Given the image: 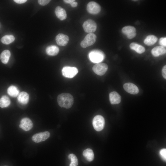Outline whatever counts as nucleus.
Masks as SVG:
<instances>
[{"label":"nucleus","instance_id":"f257e3e1","mask_svg":"<svg viewBox=\"0 0 166 166\" xmlns=\"http://www.w3.org/2000/svg\"><path fill=\"white\" fill-rule=\"evenodd\" d=\"M57 101L60 107L69 109L73 104V98L72 95L69 93H63L58 96Z\"/></svg>","mask_w":166,"mask_h":166},{"label":"nucleus","instance_id":"f03ea898","mask_svg":"<svg viewBox=\"0 0 166 166\" xmlns=\"http://www.w3.org/2000/svg\"><path fill=\"white\" fill-rule=\"evenodd\" d=\"M89 57L91 61L97 63L103 61L105 58V55L101 50L94 49L89 53Z\"/></svg>","mask_w":166,"mask_h":166},{"label":"nucleus","instance_id":"7ed1b4c3","mask_svg":"<svg viewBox=\"0 0 166 166\" xmlns=\"http://www.w3.org/2000/svg\"><path fill=\"white\" fill-rule=\"evenodd\" d=\"M97 39L96 35L93 33L88 34L84 39L81 42V46L83 48H86L93 44Z\"/></svg>","mask_w":166,"mask_h":166},{"label":"nucleus","instance_id":"20e7f679","mask_svg":"<svg viewBox=\"0 0 166 166\" xmlns=\"http://www.w3.org/2000/svg\"><path fill=\"white\" fill-rule=\"evenodd\" d=\"M105 124V119L101 115H97L93 119V126L94 129L97 131H100L102 130L104 127Z\"/></svg>","mask_w":166,"mask_h":166},{"label":"nucleus","instance_id":"39448f33","mask_svg":"<svg viewBox=\"0 0 166 166\" xmlns=\"http://www.w3.org/2000/svg\"><path fill=\"white\" fill-rule=\"evenodd\" d=\"M84 31L88 33H93L96 30L97 25L93 20L89 19L85 21L82 26Z\"/></svg>","mask_w":166,"mask_h":166},{"label":"nucleus","instance_id":"423d86ee","mask_svg":"<svg viewBox=\"0 0 166 166\" xmlns=\"http://www.w3.org/2000/svg\"><path fill=\"white\" fill-rule=\"evenodd\" d=\"M78 70L75 67L65 66L62 70V75L65 77L72 78L74 77L78 73Z\"/></svg>","mask_w":166,"mask_h":166},{"label":"nucleus","instance_id":"0eeeda50","mask_svg":"<svg viewBox=\"0 0 166 166\" xmlns=\"http://www.w3.org/2000/svg\"><path fill=\"white\" fill-rule=\"evenodd\" d=\"M108 69L107 65L104 63H97L93 67V71L96 74L100 76L104 74L107 71Z\"/></svg>","mask_w":166,"mask_h":166},{"label":"nucleus","instance_id":"6e6552de","mask_svg":"<svg viewBox=\"0 0 166 166\" xmlns=\"http://www.w3.org/2000/svg\"><path fill=\"white\" fill-rule=\"evenodd\" d=\"M50 136V133L48 131H45L34 134L32 136V139L35 143H39L46 140Z\"/></svg>","mask_w":166,"mask_h":166},{"label":"nucleus","instance_id":"1a4fd4ad","mask_svg":"<svg viewBox=\"0 0 166 166\" xmlns=\"http://www.w3.org/2000/svg\"><path fill=\"white\" fill-rule=\"evenodd\" d=\"M87 10L90 14H96L100 12L101 7L100 5L97 2L94 1H91L87 4Z\"/></svg>","mask_w":166,"mask_h":166},{"label":"nucleus","instance_id":"9d476101","mask_svg":"<svg viewBox=\"0 0 166 166\" xmlns=\"http://www.w3.org/2000/svg\"><path fill=\"white\" fill-rule=\"evenodd\" d=\"M122 32L129 39L134 38L136 35L135 28L131 26H127L124 27L122 29Z\"/></svg>","mask_w":166,"mask_h":166},{"label":"nucleus","instance_id":"9b49d317","mask_svg":"<svg viewBox=\"0 0 166 166\" xmlns=\"http://www.w3.org/2000/svg\"><path fill=\"white\" fill-rule=\"evenodd\" d=\"M33 124L31 120L27 117L22 118L20 121L19 125L20 128L25 131L30 130L33 127Z\"/></svg>","mask_w":166,"mask_h":166},{"label":"nucleus","instance_id":"f8f14e48","mask_svg":"<svg viewBox=\"0 0 166 166\" xmlns=\"http://www.w3.org/2000/svg\"><path fill=\"white\" fill-rule=\"evenodd\" d=\"M55 39L58 45L65 46L67 44L69 38L67 35L60 33L56 36Z\"/></svg>","mask_w":166,"mask_h":166},{"label":"nucleus","instance_id":"ddd939ff","mask_svg":"<svg viewBox=\"0 0 166 166\" xmlns=\"http://www.w3.org/2000/svg\"><path fill=\"white\" fill-rule=\"evenodd\" d=\"M123 87L124 89L127 92L131 94H137L139 92V89L137 87L131 83L124 84L123 85Z\"/></svg>","mask_w":166,"mask_h":166},{"label":"nucleus","instance_id":"4468645a","mask_svg":"<svg viewBox=\"0 0 166 166\" xmlns=\"http://www.w3.org/2000/svg\"><path fill=\"white\" fill-rule=\"evenodd\" d=\"M55 13L57 17L61 20H63L67 18L66 11L60 6H57L56 7Z\"/></svg>","mask_w":166,"mask_h":166},{"label":"nucleus","instance_id":"2eb2a0df","mask_svg":"<svg viewBox=\"0 0 166 166\" xmlns=\"http://www.w3.org/2000/svg\"><path fill=\"white\" fill-rule=\"evenodd\" d=\"M166 52V48L161 46H156L152 49L151 51L152 54L155 57H158L164 54Z\"/></svg>","mask_w":166,"mask_h":166},{"label":"nucleus","instance_id":"dca6fc26","mask_svg":"<svg viewBox=\"0 0 166 166\" xmlns=\"http://www.w3.org/2000/svg\"><path fill=\"white\" fill-rule=\"evenodd\" d=\"M109 99L112 104H119L121 101L120 95L116 92H113L109 94Z\"/></svg>","mask_w":166,"mask_h":166},{"label":"nucleus","instance_id":"f3484780","mask_svg":"<svg viewBox=\"0 0 166 166\" xmlns=\"http://www.w3.org/2000/svg\"><path fill=\"white\" fill-rule=\"evenodd\" d=\"M18 100L20 104L26 105L29 101V96L26 92L23 91L19 93L18 96Z\"/></svg>","mask_w":166,"mask_h":166},{"label":"nucleus","instance_id":"a211bd4d","mask_svg":"<svg viewBox=\"0 0 166 166\" xmlns=\"http://www.w3.org/2000/svg\"><path fill=\"white\" fill-rule=\"evenodd\" d=\"M130 48L134 50L137 53L140 54L144 52L145 49L144 47L135 42H132L130 44Z\"/></svg>","mask_w":166,"mask_h":166},{"label":"nucleus","instance_id":"6ab92c4d","mask_svg":"<svg viewBox=\"0 0 166 166\" xmlns=\"http://www.w3.org/2000/svg\"><path fill=\"white\" fill-rule=\"evenodd\" d=\"M59 52V49L56 45H52L48 47L46 49L47 54L51 56L57 55Z\"/></svg>","mask_w":166,"mask_h":166},{"label":"nucleus","instance_id":"aec40b11","mask_svg":"<svg viewBox=\"0 0 166 166\" xmlns=\"http://www.w3.org/2000/svg\"><path fill=\"white\" fill-rule=\"evenodd\" d=\"M10 53L8 50H5L3 51L0 55V59L3 64H7L9 59L10 56Z\"/></svg>","mask_w":166,"mask_h":166},{"label":"nucleus","instance_id":"412c9836","mask_svg":"<svg viewBox=\"0 0 166 166\" xmlns=\"http://www.w3.org/2000/svg\"><path fill=\"white\" fill-rule=\"evenodd\" d=\"M157 38L153 35L148 36L144 40V43L148 46L154 44L157 41Z\"/></svg>","mask_w":166,"mask_h":166},{"label":"nucleus","instance_id":"4be33fe9","mask_svg":"<svg viewBox=\"0 0 166 166\" xmlns=\"http://www.w3.org/2000/svg\"><path fill=\"white\" fill-rule=\"evenodd\" d=\"M83 156L89 161L93 160L94 154L93 150L90 148H87L84 150L83 152Z\"/></svg>","mask_w":166,"mask_h":166},{"label":"nucleus","instance_id":"5701e85b","mask_svg":"<svg viewBox=\"0 0 166 166\" xmlns=\"http://www.w3.org/2000/svg\"><path fill=\"white\" fill-rule=\"evenodd\" d=\"M7 92L9 95L13 97L18 96L19 94V90L16 86L14 85H11L8 87Z\"/></svg>","mask_w":166,"mask_h":166},{"label":"nucleus","instance_id":"b1692460","mask_svg":"<svg viewBox=\"0 0 166 166\" xmlns=\"http://www.w3.org/2000/svg\"><path fill=\"white\" fill-rule=\"evenodd\" d=\"M10 103L9 98L6 96H3L0 98V107L2 108L9 106Z\"/></svg>","mask_w":166,"mask_h":166},{"label":"nucleus","instance_id":"393cba45","mask_svg":"<svg viewBox=\"0 0 166 166\" xmlns=\"http://www.w3.org/2000/svg\"><path fill=\"white\" fill-rule=\"evenodd\" d=\"M15 40L14 37L12 35H6L1 39V42L5 44H9L13 42Z\"/></svg>","mask_w":166,"mask_h":166},{"label":"nucleus","instance_id":"a878e982","mask_svg":"<svg viewBox=\"0 0 166 166\" xmlns=\"http://www.w3.org/2000/svg\"><path fill=\"white\" fill-rule=\"evenodd\" d=\"M68 158L71 160L69 166H77L78 164V159L77 156L73 154H70Z\"/></svg>","mask_w":166,"mask_h":166},{"label":"nucleus","instance_id":"bb28decb","mask_svg":"<svg viewBox=\"0 0 166 166\" xmlns=\"http://www.w3.org/2000/svg\"><path fill=\"white\" fill-rule=\"evenodd\" d=\"M160 154L162 158L166 160V149L165 148H163L160 150Z\"/></svg>","mask_w":166,"mask_h":166},{"label":"nucleus","instance_id":"cd10ccee","mask_svg":"<svg viewBox=\"0 0 166 166\" xmlns=\"http://www.w3.org/2000/svg\"><path fill=\"white\" fill-rule=\"evenodd\" d=\"M159 44L161 46L163 47L166 46V38L162 37L159 40Z\"/></svg>","mask_w":166,"mask_h":166},{"label":"nucleus","instance_id":"c85d7f7f","mask_svg":"<svg viewBox=\"0 0 166 166\" xmlns=\"http://www.w3.org/2000/svg\"><path fill=\"white\" fill-rule=\"evenodd\" d=\"M51 1L50 0H38L39 4L41 6H45L48 4Z\"/></svg>","mask_w":166,"mask_h":166},{"label":"nucleus","instance_id":"c756f323","mask_svg":"<svg viewBox=\"0 0 166 166\" xmlns=\"http://www.w3.org/2000/svg\"><path fill=\"white\" fill-rule=\"evenodd\" d=\"M162 74L164 78L166 79V66L165 65L163 67L162 70Z\"/></svg>","mask_w":166,"mask_h":166},{"label":"nucleus","instance_id":"7c9ffc66","mask_svg":"<svg viewBox=\"0 0 166 166\" xmlns=\"http://www.w3.org/2000/svg\"><path fill=\"white\" fill-rule=\"evenodd\" d=\"M14 1L18 4H22L27 2L26 0H14Z\"/></svg>","mask_w":166,"mask_h":166},{"label":"nucleus","instance_id":"2f4dec72","mask_svg":"<svg viewBox=\"0 0 166 166\" xmlns=\"http://www.w3.org/2000/svg\"><path fill=\"white\" fill-rule=\"evenodd\" d=\"M63 1L66 3L71 4L75 0H64Z\"/></svg>","mask_w":166,"mask_h":166},{"label":"nucleus","instance_id":"473e14b6","mask_svg":"<svg viewBox=\"0 0 166 166\" xmlns=\"http://www.w3.org/2000/svg\"><path fill=\"white\" fill-rule=\"evenodd\" d=\"M71 6L72 7H76L77 5V3L75 2L74 1L71 4Z\"/></svg>","mask_w":166,"mask_h":166},{"label":"nucleus","instance_id":"72a5a7b5","mask_svg":"<svg viewBox=\"0 0 166 166\" xmlns=\"http://www.w3.org/2000/svg\"></svg>","mask_w":166,"mask_h":166}]
</instances>
